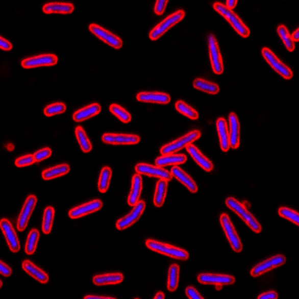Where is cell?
Listing matches in <instances>:
<instances>
[{
    "instance_id": "cell-1",
    "label": "cell",
    "mask_w": 299,
    "mask_h": 299,
    "mask_svg": "<svg viewBox=\"0 0 299 299\" xmlns=\"http://www.w3.org/2000/svg\"><path fill=\"white\" fill-rule=\"evenodd\" d=\"M227 207H229L232 211L240 217L254 232L260 234L262 231L261 225L259 223L255 217L246 208L243 204L236 200L234 197H228L225 201Z\"/></svg>"
},
{
    "instance_id": "cell-2",
    "label": "cell",
    "mask_w": 299,
    "mask_h": 299,
    "mask_svg": "<svg viewBox=\"0 0 299 299\" xmlns=\"http://www.w3.org/2000/svg\"><path fill=\"white\" fill-rule=\"evenodd\" d=\"M213 9L225 17L227 21L229 22L231 27L235 30L242 38H247L250 35V30L248 27L241 20L240 17L234 11L228 9L225 5L221 3H215Z\"/></svg>"
},
{
    "instance_id": "cell-3",
    "label": "cell",
    "mask_w": 299,
    "mask_h": 299,
    "mask_svg": "<svg viewBox=\"0 0 299 299\" xmlns=\"http://www.w3.org/2000/svg\"><path fill=\"white\" fill-rule=\"evenodd\" d=\"M146 246L157 253L171 257V258L186 260L189 257V254L184 249L175 247V246L169 245V244L159 242V241L154 240V239H147L146 241Z\"/></svg>"
},
{
    "instance_id": "cell-4",
    "label": "cell",
    "mask_w": 299,
    "mask_h": 299,
    "mask_svg": "<svg viewBox=\"0 0 299 299\" xmlns=\"http://www.w3.org/2000/svg\"><path fill=\"white\" fill-rule=\"evenodd\" d=\"M186 13L183 10H178L170 14L166 18L164 19L158 25L156 26L149 34L150 38L152 41H156L162 37L165 32H168L173 26L181 21L184 18Z\"/></svg>"
},
{
    "instance_id": "cell-5",
    "label": "cell",
    "mask_w": 299,
    "mask_h": 299,
    "mask_svg": "<svg viewBox=\"0 0 299 299\" xmlns=\"http://www.w3.org/2000/svg\"><path fill=\"white\" fill-rule=\"evenodd\" d=\"M202 133L199 130H192L187 134L184 135L179 139L175 140L168 144L161 147L160 153L162 155L168 154H176L178 151L187 147L189 144H192L194 141L199 139Z\"/></svg>"
},
{
    "instance_id": "cell-6",
    "label": "cell",
    "mask_w": 299,
    "mask_h": 299,
    "mask_svg": "<svg viewBox=\"0 0 299 299\" xmlns=\"http://www.w3.org/2000/svg\"><path fill=\"white\" fill-rule=\"evenodd\" d=\"M220 223H221V227L224 230L225 235L228 238L233 250L236 253H239V252H242L243 246H242L240 238L238 235L235 228H234V225H233L232 221H231V218L228 216V214H221V216H220Z\"/></svg>"
},
{
    "instance_id": "cell-7",
    "label": "cell",
    "mask_w": 299,
    "mask_h": 299,
    "mask_svg": "<svg viewBox=\"0 0 299 299\" xmlns=\"http://www.w3.org/2000/svg\"><path fill=\"white\" fill-rule=\"evenodd\" d=\"M261 52L263 58L266 59L267 63L276 70V72H277L278 74L281 75L285 80L292 79V77H293L292 70L289 68L287 64L281 62V60L278 59V56L269 48L263 47Z\"/></svg>"
},
{
    "instance_id": "cell-8",
    "label": "cell",
    "mask_w": 299,
    "mask_h": 299,
    "mask_svg": "<svg viewBox=\"0 0 299 299\" xmlns=\"http://www.w3.org/2000/svg\"><path fill=\"white\" fill-rule=\"evenodd\" d=\"M209 54L212 68L215 74L220 75L224 72V64L222 56L218 46V41L213 34L208 37Z\"/></svg>"
},
{
    "instance_id": "cell-9",
    "label": "cell",
    "mask_w": 299,
    "mask_h": 299,
    "mask_svg": "<svg viewBox=\"0 0 299 299\" xmlns=\"http://www.w3.org/2000/svg\"><path fill=\"white\" fill-rule=\"evenodd\" d=\"M286 261H287V259L283 255H277L276 256L270 257L252 268L251 271V276L254 278L259 277L268 271H271L274 268L283 266L285 264Z\"/></svg>"
},
{
    "instance_id": "cell-10",
    "label": "cell",
    "mask_w": 299,
    "mask_h": 299,
    "mask_svg": "<svg viewBox=\"0 0 299 299\" xmlns=\"http://www.w3.org/2000/svg\"><path fill=\"white\" fill-rule=\"evenodd\" d=\"M135 170H136V173H139V175L159 178V179L165 180L168 182L171 181L172 178H173L171 172L165 169L162 167L158 166V165L139 163L136 165Z\"/></svg>"
},
{
    "instance_id": "cell-11",
    "label": "cell",
    "mask_w": 299,
    "mask_h": 299,
    "mask_svg": "<svg viewBox=\"0 0 299 299\" xmlns=\"http://www.w3.org/2000/svg\"><path fill=\"white\" fill-rule=\"evenodd\" d=\"M89 30L98 38L102 40L109 46H112L115 49H120L123 46V41L117 35H114L112 32L108 31L106 29L103 28L101 26L95 23L90 24Z\"/></svg>"
},
{
    "instance_id": "cell-12",
    "label": "cell",
    "mask_w": 299,
    "mask_h": 299,
    "mask_svg": "<svg viewBox=\"0 0 299 299\" xmlns=\"http://www.w3.org/2000/svg\"><path fill=\"white\" fill-rule=\"evenodd\" d=\"M145 207V202L144 201H139L133 207V210L130 211V213L118 220L116 223L117 229L119 231H123V230L127 229V228H130L131 225L135 224L144 213Z\"/></svg>"
},
{
    "instance_id": "cell-13",
    "label": "cell",
    "mask_w": 299,
    "mask_h": 299,
    "mask_svg": "<svg viewBox=\"0 0 299 299\" xmlns=\"http://www.w3.org/2000/svg\"><path fill=\"white\" fill-rule=\"evenodd\" d=\"M0 227L11 252L14 253L18 252L20 249V241L10 221L7 218H3L0 221Z\"/></svg>"
},
{
    "instance_id": "cell-14",
    "label": "cell",
    "mask_w": 299,
    "mask_h": 299,
    "mask_svg": "<svg viewBox=\"0 0 299 299\" xmlns=\"http://www.w3.org/2000/svg\"><path fill=\"white\" fill-rule=\"evenodd\" d=\"M197 281L201 284L207 285L225 286L234 284L236 278L228 275L202 273L197 276Z\"/></svg>"
},
{
    "instance_id": "cell-15",
    "label": "cell",
    "mask_w": 299,
    "mask_h": 299,
    "mask_svg": "<svg viewBox=\"0 0 299 299\" xmlns=\"http://www.w3.org/2000/svg\"><path fill=\"white\" fill-rule=\"evenodd\" d=\"M37 201L38 200H37L36 196L33 195V194L28 196L26 200L25 203L22 206L20 215L17 218V228L19 231H23L27 228L30 217L33 213L35 206H36Z\"/></svg>"
},
{
    "instance_id": "cell-16",
    "label": "cell",
    "mask_w": 299,
    "mask_h": 299,
    "mask_svg": "<svg viewBox=\"0 0 299 299\" xmlns=\"http://www.w3.org/2000/svg\"><path fill=\"white\" fill-rule=\"evenodd\" d=\"M58 57L54 54H43L33 57L27 58L21 62L23 68H35V67L53 66L57 64Z\"/></svg>"
},
{
    "instance_id": "cell-17",
    "label": "cell",
    "mask_w": 299,
    "mask_h": 299,
    "mask_svg": "<svg viewBox=\"0 0 299 299\" xmlns=\"http://www.w3.org/2000/svg\"><path fill=\"white\" fill-rule=\"evenodd\" d=\"M140 137L137 135L118 134V133H105L103 135L102 141L106 144H114V145H130L136 144L139 142Z\"/></svg>"
},
{
    "instance_id": "cell-18",
    "label": "cell",
    "mask_w": 299,
    "mask_h": 299,
    "mask_svg": "<svg viewBox=\"0 0 299 299\" xmlns=\"http://www.w3.org/2000/svg\"><path fill=\"white\" fill-rule=\"evenodd\" d=\"M102 207L103 202L99 199H96L72 209L69 211V217L72 219H77L99 211Z\"/></svg>"
},
{
    "instance_id": "cell-19",
    "label": "cell",
    "mask_w": 299,
    "mask_h": 299,
    "mask_svg": "<svg viewBox=\"0 0 299 299\" xmlns=\"http://www.w3.org/2000/svg\"><path fill=\"white\" fill-rule=\"evenodd\" d=\"M229 125L230 146L231 148L237 149L240 144V123L234 112L230 113Z\"/></svg>"
},
{
    "instance_id": "cell-20",
    "label": "cell",
    "mask_w": 299,
    "mask_h": 299,
    "mask_svg": "<svg viewBox=\"0 0 299 299\" xmlns=\"http://www.w3.org/2000/svg\"><path fill=\"white\" fill-rule=\"evenodd\" d=\"M187 152L190 154L194 162L203 168L204 171L210 172L213 170V164L208 158L205 157L200 150L194 144H190L186 147Z\"/></svg>"
},
{
    "instance_id": "cell-21",
    "label": "cell",
    "mask_w": 299,
    "mask_h": 299,
    "mask_svg": "<svg viewBox=\"0 0 299 299\" xmlns=\"http://www.w3.org/2000/svg\"><path fill=\"white\" fill-rule=\"evenodd\" d=\"M171 173L173 178L181 182L191 192L196 193L198 190V187L194 180L178 165L171 168Z\"/></svg>"
},
{
    "instance_id": "cell-22",
    "label": "cell",
    "mask_w": 299,
    "mask_h": 299,
    "mask_svg": "<svg viewBox=\"0 0 299 299\" xmlns=\"http://www.w3.org/2000/svg\"><path fill=\"white\" fill-rule=\"evenodd\" d=\"M140 102L168 104L171 101L169 94L163 92H140L136 96Z\"/></svg>"
},
{
    "instance_id": "cell-23",
    "label": "cell",
    "mask_w": 299,
    "mask_h": 299,
    "mask_svg": "<svg viewBox=\"0 0 299 299\" xmlns=\"http://www.w3.org/2000/svg\"><path fill=\"white\" fill-rule=\"evenodd\" d=\"M216 127L221 151L228 152L231 148V146H230L229 128H228V123H227L225 118H218L216 121Z\"/></svg>"
},
{
    "instance_id": "cell-24",
    "label": "cell",
    "mask_w": 299,
    "mask_h": 299,
    "mask_svg": "<svg viewBox=\"0 0 299 299\" xmlns=\"http://www.w3.org/2000/svg\"><path fill=\"white\" fill-rule=\"evenodd\" d=\"M22 269L30 275L34 279L38 281L41 284H46L49 281L48 275L38 266H35L30 260H24L22 263Z\"/></svg>"
},
{
    "instance_id": "cell-25",
    "label": "cell",
    "mask_w": 299,
    "mask_h": 299,
    "mask_svg": "<svg viewBox=\"0 0 299 299\" xmlns=\"http://www.w3.org/2000/svg\"><path fill=\"white\" fill-rule=\"evenodd\" d=\"M142 178L141 175L136 173L133 175V179H132L131 190L129 194L128 200V204L130 207H134L139 202L141 192H142Z\"/></svg>"
},
{
    "instance_id": "cell-26",
    "label": "cell",
    "mask_w": 299,
    "mask_h": 299,
    "mask_svg": "<svg viewBox=\"0 0 299 299\" xmlns=\"http://www.w3.org/2000/svg\"><path fill=\"white\" fill-rule=\"evenodd\" d=\"M187 161V157L184 154H164L157 157L155 160L156 165L160 167L168 166V165H182Z\"/></svg>"
},
{
    "instance_id": "cell-27",
    "label": "cell",
    "mask_w": 299,
    "mask_h": 299,
    "mask_svg": "<svg viewBox=\"0 0 299 299\" xmlns=\"http://www.w3.org/2000/svg\"><path fill=\"white\" fill-rule=\"evenodd\" d=\"M101 107L99 104H92L84 108L79 109L73 115V120L76 122H81L87 119L92 118L101 112Z\"/></svg>"
},
{
    "instance_id": "cell-28",
    "label": "cell",
    "mask_w": 299,
    "mask_h": 299,
    "mask_svg": "<svg viewBox=\"0 0 299 299\" xmlns=\"http://www.w3.org/2000/svg\"><path fill=\"white\" fill-rule=\"evenodd\" d=\"M123 280V276L121 273H109L94 276L93 283L96 286L114 285L120 284Z\"/></svg>"
},
{
    "instance_id": "cell-29",
    "label": "cell",
    "mask_w": 299,
    "mask_h": 299,
    "mask_svg": "<svg viewBox=\"0 0 299 299\" xmlns=\"http://www.w3.org/2000/svg\"><path fill=\"white\" fill-rule=\"evenodd\" d=\"M74 10V6L71 3H49L43 6V12L46 14H70Z\"/></svg>"
},
{
    "instance_id": "cell-30",
    "label": "cell",
    "mask_w": 299,
    "mask_h": 299,
    "mask_svg": "<svg viewBox=\"0 0 299 299\" xmlns=\"http://www.w3.org/2000/svg\"><path fill=\"white\" fill-rule=\"evenodd\" d=\"M70 166L67 164H61L44 170L41 176L44 181H49L67 175L70 171Z\"/></svg>"
},
{
    "instance_id": "cell-31",
    "label": "cell",
    "mask_w": 299,
    "mask_h": 299,
    "mask_svg": "<svg viewBox=\"0 0 299 299\" xmlns=\"http://www.w3.org/2000/svg\"><path fill=\"white\" fill-rule=\"evenodd\" d=\"M168 186V181H165V180L160 179L157 182L154 197V204L156 207H162L165 203Z\"/></svg>"
},
{
    "instance_id": "cell-32",
    "label": "cell",
    "mask_w": 299,
    "mask_h": 299,
    "mask_svg": "<svg viewBox=\"0 0 299 299\" xmlns=\"http://www.w3.org/2000/svg\"><path fill=\"white\" fill-rule=\"evenodd\" d=\"M193 86L199 91L210 94H217L220 91L219 86L216 83L207 81L203 79H195L193 82Z\"/></svg>"
},
{
    "instance_id": "cell-33",
    "label": "cell",
    "mask_w": 299,
    "mask_h": 299,
    "mask_svg": "<svg viewBox=\"0 0 299 299\" xmlns=\"http://www.w3.org/2000/svg\"><path fill=\"white\" fill-rule=\"evenodd\" d=\"M75 134L82 151L84 153L90 152L92 150V144L88 139L84 129L80 126L77 127L75 129Z\"/></svg>"
},
{
    "instance_id": "cell-34",
    "label": "cell",
    "mask_w": 299,
    "mask_h": 299,
    "mask_svg": "<svg viewBox=\"0 0 299 299\" xmlns=\"http://www.w3.org/2000/svg\"><path fill=\"white\" fill-rule=\"evenodd\" d=\"M180 267L178 264H172L168 270L167 287L170 292H175L179 284Z\"/></svg>"
},
{
    "instance_id": "cell-35",
    "label": "cell",
    "mask_w": 299,
    "mask_h": 299,
    "mask_svg": "<svg viewBox=\"0 0 299 299\" xmlns=\"http://www.w3.org/2000/svg\"><path fill=\"white\" fill-rule=\"evenodd\" d=\"M112 175V169L109 167H104L101 170L99 181H98V189H99V192L105 193L107 192L109 184H110Z\"/></svg>"
},
{
    "instance_id": "cell-36",
    "label": "cell",
    "mask_w": 299,
    "mask_h": 299,
    "mask_svg": "<svg viewBox=\"0 0 299 299\" xmlns=\"http://www.w3.org/2000/svg\"><path fill=\"white\" fill-rule=\"evenodd\" d=\"M40 237L39 231L37 229H32L29 234L26 242L25 252L28 255L35 253L38 245V239Z\"/></svg>"
},
{
    "instance_id": "cell-37",
    "label": "cell",
    "mask_w": 299,
    "mask_h": 299,
    "mask_svg": "<svg viewBox=\"0 0 299 299\" xmlns=\"http://www.w3.org/2000/svg\"><path fill=\"white\" fill-rule=\"evenodd\" d=\"M55 216V210L54 207H47L45 209L43 213L42 231L43 234H51L52 231L53 224Z\"/></svg>"
},
{
    "instance_id": "cell-38",
    "label": "cell",
    "mask_w": 299,
    "mask_h": 299,
    "mask_svg": "<svg viewBox=\"0 0 299 299\" xmlns=\"http://www.w3.org/2000/svg\"><path fill=\"white\" fill-rule=\"evenodd\" d=\"M277 31L280 38L282 40L287 51H289V52H293L295 48V42L292 41L290 33H289L287 27L284 25H280L278 27Z\"/></svg>"
},
{
    "instance_id": "cell-39",
    "label": "cell",
    "mask_w": 299,
    "mask_h": 299,
    "mask_svg": "<svg viewBox=\"0 0 299 299\" xmlns=\"http://www.w3.org/2000/svg\"><path fill=\"white\" fill-rule=\"evenodd\" d=\"M175 108L182 115L192 120H197L199 118L198 112L183 101H178L175 104Z\"/></svg>"
},
{
    "instance_id": "cell-40",
    "label": "cell",
    "mask_w": 299,
    "mask_h": 299,
    "mask_svg": "<svg viewBox=\"0 0 299 299\" xmlns=\"http://www.w3.org/2000/svg\"><path fill=\"white\" fill-rule=\"evenodd\" d=\"M109 110L117 117L123 123H129L131 120L132 117L130 112H128L126 109L118 105V104H112L109 107Z\"/></svg>"
},
{
    "instance_id": "cell-41",
    "label": "cell",
    "mask_w": 299,
    "mask_h": 299,
    "mask_svg": "<svg viewBox=\"0 0 299 299\" xmlns=\"http://www.w3.org/2000/svg\"><path fill=\"white\" fill-rule=\"evenodd\" d=\"M278 214H279L280 216L285 218V219L289 220L291 222L298 226L299 214L298 212L295 211L292 209H289L288 207H282L278 210Z\"/></svg>"
},
{
    "instance_id": "cell-42",
    "label": "cell",
    "mask_w": 299,
    "mask_h": 299,
    "mask_svg": "<svg viewBox=\"0 0 299 299\" xmlns=\"http://www.w3.org/2000/svg\"><path fill=\"white\" fill-rule=\"evenodd\" d=\"M66 111V106L63 103H55L45 108L43 112L47 117L54 116L63 113Z\"/></svg>"
},
{
    "instance_id": "cell-43",
    "label": "cell",
    "mask_w": 299,
    "mask_h": 299,
    "mask_svg": "<svg viewBox=\"0 0 299 299\" xmlns=\"http://www.w3.org/2000/svg\"><path fill=\"white\" fill-rule=\"evenodd\" d=\"M35 162H35L34 155L28 154V155L22 156V157L17 158L15 160V165L17 167H19V168H22V167L31 165L32 164L35 163Z\"/></svg>"
},
{
    "instance_id": "cell-44",
    "label": "cell",
    "mask_w": 299,
    "mask_h": 299,
    "mask_svg": "<svg viewBox=\"0 0 299 299\" xmlns=\"http://www.w3.org/2000/svg\"><path fill=\"white\" fill-rule=\"evenodd\" d=\"M33 155L34 157H35V162H39L49 158L52 155V151L49 147H45V148L37 151Z\"/></svg>"
},
{
    "instance_id": "cell-45",
    "label": "cell",
    "mask_w": 299,
    "mask_h": 299,
    "mask_svg": "<svg viewBox=\"0 0 299 299\" xmlns=\"http://www.w3.org/2000/svg\"><path fill=\"white\" fill-rule=\"evenodd\" d=\"M168 3V0H157L156 2L155 7H154V11H155L156 14H158V15L163 14Z\"/></svg>"
},
{
    "instance_id": "cell-46",
    "label": "cell",
    "mask_w": 299,
    "mask_h": 299,
    "mask_svg": "<svg viewBox=\"0 0 299 299\" xmlns=\"http://www.w3.org/2000/svg\"><path fill=\"white\" fill-rule=\"evenodd\" d=\"M188 298L191 299H203L204 297L193 287H188L186 289Z\"/></svg>"
},
{
    "instance_id": "cell-47",
    "label": "cell",
    "mask_w": 299,
    "mask_h": 299,
    "mask_svg": "<svg viewBox=\"0 0 299 299\" xmlns=\"http://www.w3.org/2000/svg\"><path fill=\"white\" fill-rule=\"evenodd\" d=\"M0 273L2 276H5V277H9L12 273V269L4 262L1 261L0 262Z\"/></svg>"
},
{
    "instance_id": "cell-48",
    "label": "cell",
    "mask_w": 299,
    "mask_h": 299,
    "mask_svg": "<svg viewBox=\"0 0 299 299\" xmlns=\"http://www.w3.org/2000/svg\"><path fill=\"white\" fill-rule=\"evenodd\" d=\"M257 298L259 299H277L278 295L276 291H268V292H263Z\"/></svg>"
},
{
    "instance_id": "cell-49",
    "label": "cell",
    "mask_w": 299,
    "mask_h": 299,
    "mask_svg": "<svg viewBox=\"0 0 299 299\" xmlns=\"http://www.w3.org/2000/svg\"><path fill=\"white\" fill-rule=\"evenodd\" d=\"M0 47L3 51H11L12 49V44L8 40L5 39L4 38L1 37L0 38Z\"/></svg>"
},
{
    "instance_id": "cell-50",
    "label": "cell",
    "mask_w": 299,
    "mask_h": 299,
    "mask_svg": "<svg viewBox=\"0 0 299 299\" xmlns=\"http://www.w3.org/2000/svg\"><path fill=\"white\" fill-rule=\"evenodd\" d=\"M237 3V0H228V1L226 2V5H225V6H227L228 9H231V10H233V9L236 7Z\"/></svg>"
},
{
    "instance_id": "cell-51",
    "label": "cell",
    "mask_w": 299,
    "mask_h": 299,
    "mask_svg": "<svg viewBox=\"0 0 299 299\" xmlns=\"http://www.w3.org/2000/svg\"><path fill=\"white\" fill-rule=\"evenodd\" d=\"M85 298H88V299H97V298H99V299H113V298H113V297H109V296H103V295H99V296H98V295H86V296H85Z\"/></svg>"
},
{
    "instance_id": "cell-52",
    "label": "cell",
    "mask_w": 299,
    "mask_h": 299,
    "mask_svg": "<svg viewBox=\"0 0 299 299\" xmlns=\"http://www.w3.org/2000/svg\"><path fill=\"white\" fill-rule=\"evenodd\" d=\"M291 38H292V41L294 42H297L299 41V29H297L291 35Z\"/></svg>"
},
{
    "instance_id": "cell-53",
    "label": "cell",
    "mask_w": 299,
    "mask_h": 299,
    "mask_svg": "<svg viewBox=\"0 0 299 299\" xmlns=\"http://www.w3.org/2000/svg\"><path fill=\"white\" fill-rule=\"evenodd\" d=\"M165 298V295H164L163 292H157V295L154 296V299H164Z\"/></svg>"
},
{
    "instance_id": "cell-54",
    "label": "cell",
    "mask_w": 299,
    "mask_h": 299,
    "mask_svg": "<svg viewBox=\"0 0 299 299\" xmlns=\"http://www.w3.org/2000/svg\"><path fill=\"white\" fill-rule=\"evenodd\" d=\"M0 287H3V281H1V285H0Z\"/></svg>"
}]
</instances>
